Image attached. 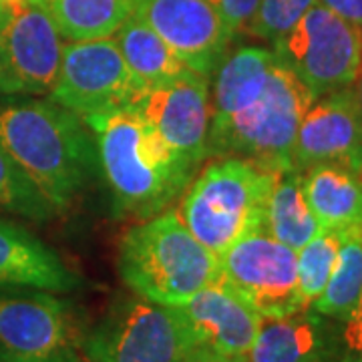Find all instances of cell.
<instances>
[{"label": "cell", "mask_w": 362, "mask_h": 362, "mask_svg": "<svg viewBox=\"0 0 362 362\" xmlns=\"http://www.w3.org/2000/svg\"><path fill=\"white\" fill-rule=\"evenodd\" d=\"M78 278L47 244L25 228L0 220V290L30 288L69 292Z\"/></svg>", "instance_id": "cell-17"}, {"label": "cell", "mask_w": 362, "mask_h": 362, "mask_svg": "<svg viewBox=\"0 0 362 362\" xmlns=\"http://www.w3.org/2000/svg\"><path fill=\"white\" fill-rule=\"evenodd\" d=\"M117 268L137 296L177 306L220 276V259L207 250L180 211L165 209L123 235Z\"/></svg>", "instance_id": "cell-4"}, {"label": "cell", "mask_w": 362, "mask_h": 362, "mask_svg": "<svg viewBox=\"0 0 362 362\" xmlns=\"http://www.w3.org/2000/svg\"><path fill=\"white\" fill-rule=\"evenodd\" d=\"M195 350L173 306L135 294L117 302L85 340V362H185Z\"/></svg>", "instance_id": "cell-6"}, {"label": "cell", "mask_w": 362, "mask_h": 362, "mask_svg": "<svg viewBox=\"0 0 362 362\" xmlns=\"http://www.w3.org/2000/svg\"><path fill=\"white\" fill-rule=\"evenodd\" d=\"M264 232L294 252L320 232V226L302 192V171L296 168L280 171L274 181L266 206Z\"/></svg>", "instance_id": "cell-20"}, {"label": "cell", "mask_w": 362, "mask_h": 362, "mask_svg": "<svg viewBox=\"0 0 362 362\" xmlns=\"http://www.w3.org/2000/svg\"><path fill=\"white\" fill-rule=\"evenodd\" d=\"M344 235L334 230H320L296 252L298 294L304 308H310L328 284Z\"/></svg>", "instance_id": "cell-23"}, {"label": "cell", "mask_w": 362, "mask_h": 362, "mask_svg": "<svg viewBox=\"0 0 362 362\" xmlns=\"http://www.w3.org/2000/svg\"><path fill=\"white\" fill-rule=\"evenodd\" d=\"M185 362H247V358H230V356L216 354V352H211V350L197 349L194 354L187 356V361Z\"/></svg>", "instance_id": "cell-29"}, {"label": "cell", "mask_w": 362, "mask_h": 362, "mask_svg": "<svg viewBox=\"0 0 362 362\" xmlns=\"http://www.w3.org/2000/svg\"><path fill=\"white\" fill-rule=\"evenodd\" d=\"M362 298V233H346L330 280L310 308L324 318L344 322Z\"/></svg>", "instance_id": "cell-22"}, {"label": "cell", "mask_w": 362, "mask_h": 362, "mask_svg": "<svg viewBox=\"0 0 362 362\" xmlns=\"http://www.w3.org/2000/svg\"><path fill=\"white\" fill-rule=\"evenodd\" d=\"M0 145L52 211L69 207L99 165L85 119L54 101L0 105Z\"/></svg>", "instance_id": "cell-3"}, {"label": "cell", "mask_w": 362, "mask_h": 362, "mask_svg": "<svg viewBox=\"0 0 362 362\" xmlns=\"http://www.w3.org/2000/svg\"><path fill=\"white\" fill-rule=\"evenodd\" d=\"M143 90L117 40L109 37L65 45L61 71L49 95L51 101L87 119L135 105Z\"/></svg>", "instance_id": "cell-9"}, {"label": "cell", "mask_w": 362, "mask_h": 362, "mask_svg": "<svg viewBox=\"0 0 362 362\" xmlns=\"http://www.w3.org/2000/svg\"><path fill=\"white\" fill-rule=\"evenodd\" d=\"M97 161L117 211L147 220L169 209L197 173L133 107L87 117Z\"/></svg>", "instance_id": "cell-2"}, {"label": "cell", "mask_w": 362, "mask_h": 362, "mask_svg": "<svg viewBox=\"0 0 362 362\" xmlns=\"http://www.w3.org/2000/svg\"><path fill=\"white\" fill-rule=\"evenodd\" d=\"M337 338L324 316L312 308L278 318H262L247 362H328Z\"/></svg>", "instance_id": "cell-16"}, {"label": "cell", "mask_w": 362, "mask_h": 362, "mask_svg": "<svg viewBox=\"0 0 362 362\" xmlns=\"http://www.w3.org/2000/svg\"><path fill=\"white\" fill-rule=\"evenodd\" d=\"M165 141L194 165L207 159L209 78L185 69L143 90L133 105Z\"/></svg>", "instance_id": "cell-14"}, {"label": "cell", "mask_w": 362, "mask_h": 362, "mask_svg": "<svg viewBox=\"0 0 362 362\" xmlns=\"http://www.w3.org/2000/svg\"><path fill=\"white\" fill-rule=\"evenodd\" d=\"M296 258L292 247L270 233L250 232L218 256V280L244 298L262 318L286 316L304 310L298 294Z\"/></svg>", "instance_id": "cell-10"}, {"label": "cell", "mask_w": 362, "mask_h": 362, "mask_svg": "<svg viewBox=\"0 0 362 362\" xmlns=\"http://www.w3.org/2000/svg\"><path fill=\"white\" fill-rule=\"evenodd\" d=\"M312 93L274 49L226 52L211 73L207 157H242L270 171L292 168V149Z\"/></svg>", "instance_id": "cell-1"}, {"label": "cell", "mask_w": 362, "mask_h": 362, "mask_svg": "<svg viewBox=\"0 0 362 362\" xmlns=\"http://www.w3.org/2000/svg\"><path fill=\"white\" fill-rule=\"evenodd\" d=\"M65 40L33 2L0 14V95H49L57 83Z\"/></svg>", "instance_id": "cell-11"}, {"label": "cell", "mask_w": 362, "mask_h": 362, "mask_svg": "<svg viewBox=\"0 0 362 362\" xmlns=\"http://www.w3.org/2000/svg\"><path fill=\"white\" fill-rule=\"evenodd\" d=\"M272 49L316 99L354 87L361 75L362 30L320 2L312 4Z\"/></svg>", "instance_id": "cell-7"}, {"label": "cell", "mask_w": 362, "mask_h": 362, "mask_svg": "<svg viewBox=\"0 0 362 362\" xmlns=\"http://www.w3.org/2000/svg\"><path fill=\"white\" fill-rule=\"evenodd\" d=\"M0 362H85L69 302L45 290L0 294Z\"/></svg>", "instance_id": "cell-8"}, {"label": "cell", "mask_w": 362, "mask_h": 362, "mask_svg": "<svg viewBox=\"0 0 362 362\" xmlns=\"http://www.w3.org/2000/svg\"><path fill=\"white\" fill-rule=\"evenodd\" d=\"M338 362H362V298L337 338Z\"/></svg>", "instance_id": "cell-27"}, {"label": "cell", "mask_w": 362, "mask_h": 362, "mask_svg": "<svg viewBox=\"0 0 362 362\" xmlns=\"http://www.w3.org/2000/svg\"><path fill=\"white\" fill-rule=\"evenodd\" d=\"M318 0H259L256 14L252 16L246 33L272 45L290 33L304 13Z\"/></svg>", "instance_id": "cell-25"}, {"label": "cell", "mask_w": 362, "mask_h": 362, "mask_svg": "<svg viewBox=\"0 0 362 362\" xmlns=\"http://www.w3.org/2000/svg\"><path fill=\"white\" fill-rule=\"evenodd\" d=\"M131 6L189 71L211 77L232 37L209 0H131Z\"/></svg>", "instance_id": "cell-13"}, {"label": "cell", "mask_w": 362, "mask_h": 362, "mask_svg": "<svg viewBox=\"0 0 362 362\" xmlns=\"http://www.w3.org/2000/svg\"><path fill=\"white\" fill-rule=\"evenodd\" d=\"M337 165L362 175V105L354 87L314 99L298 127L292 168Z\"/></svg>", "instance_id": "cell-12"}, {"label": "cell", "mask_w": 362, "mask_h": 362, "mask_svg": "<svg viewBox=\"0 0 362 362\" xmlns=\"http://www.w3.org/2000/svg\"><path fill=\"white\" fill-rule=\"evenodd\" d=\"M69 42L109 39L133 14L131 0H28Z\"/></svg>", "instance_id": "cell-19"}, {"label": "cell", "mask_w": 362, "mask_h": 362, "mask_svg": "<svg viewBox=\"0 0 362 362\" xmlns=\"http://www.w3.org/2000/svg\"><path fill=\"white\" fill-rule=\"evenodd\" d=\"M318 2L362 30V0H318Z\"/></svg>", "instance_id": "cell-28"}, {"label": "cell", "mask_w": 362, "mask_h": 362, "mask_svg": "<svg viewBox=\"0 0 362 362\" xmlns=\"http://www.w3.org/2000/svg\"><path fill=\"white\" fill-rule=\"evenodd\" d=\"M276 171L242 157H214L183 192L180 216L216 256L242 235L264 230Z\"/></svg>", "instance_id": "cell-5"}, {"label": "cell", "mask_w": 362, "mask_h": 362, "mask_svg": "<svg viewBox=\"0 0 362 362\" xmlns=\"http://www.w3.org/2000/svg\"><path fill=\"white\" fill-rule=\"evenodd\" d=\"M302 192L320 230L362 233V175L316 165L302 171Z\"/></svg>", "instance_id": "cell-18"}, {"label": "cell", "mask_w": 362, "mask_h": 362, "mask_svg": "<svg viewBox=\"0 0 362 362\" xmlns=\"http://www.w3.org/2000/svg\"><path fill=\"white\" fill-rule=\"evenodd\" d=\"M354 85H356L354 89H356V95H358V101H361L362 105V69H361V75H358V78H356V83H354Z\"/></svg>", "instance_id": "cell-31"}, {"label": "cell", "mask_w": 362, "mask_h": 362, "mask_svg": "<svg viewBox=\"0 0 362 362\" xmlns=\"http://www.w3.org/2000/svg\"><path fill=\"white\" fill-rule=\"evenodd\" d=\"M0 209L21 214L30 220H45L52 216V207L28 183L11 156L0 145Z\"/></svg>", "instance_id": "cell-24"}, {"label": "cell", "mask_w": 362, "mask_h": 362, "mask_svg": "<svg viewBox=\"0 0 362 362\" xmlns=\"http://www.w3.org/2000/svg\"><path fill=\"white\" fill-rule=\"evenodd\" d=\"M209 2L218 11L221 23L232 39L246 30L259 4V0H209Z\"/></svg>", "instance_id": "cell-26"}, {"label": "cell", "mask_w": 362, "mask_h": 362, "mask_svg": "<svg viewBox=\"0 0 362 362\" xmlns=\"http://www.w3.org/2000/svg\"><path fill=\"white\" fill-rule=\"evenodd\" d=\"M26 0H0V8H13V6H18Z\"/></svg>", "instance_id": "cell-30"}, {"label": "cell", "mask_w": 362, "mask_h": 362, "mask_svg": "<svg viewBox=\"0 0 362 362\" xmlns=\"http://www.w3.org/2000/svg\"><path fill=\"white\" fill-rule=\"evenodd\" d=\"M173 308L189 328L197 349L247 358L262 316L221 280H214Z\"/></svg>", "instance_id": "cell-15"}, {"label": "cell", "mask_w": 362, "mask_h": 362, "mask_svg": "<svg viewBox=\"0 0 362 362\" xmlns=\"http://www.w3.org/2000/svg\"><path fill=\"white\" fill-rule=\"evenodd\" d=\"M119 51L145 89L177 77L187 66L153 28L131 14L115 35Z\"/></svg>", "instance_id": "cell-21"}, {"label": "cell", "mask_w": 362, "mask_h": 362, "mask_svg": "<svg viewBox=\"0 0 362 362\" xmlns=\"http://www.w3.org/2000/svg\"><path fill=\"white\" fill-rule=\"evenodd\" d=\"M2 11H4V8H0V14H2Z\"/></svg>", "instance_id": "cell-32"}]
</instances>
